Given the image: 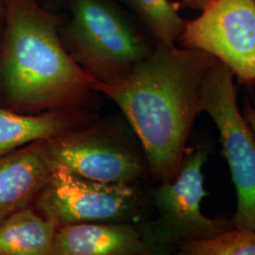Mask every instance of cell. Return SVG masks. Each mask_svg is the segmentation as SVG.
Listing matches in <instances>:
<instances>
[{
  "label": "cell",
  "instance_id": "obj_1",
  "mask_svg": "<svg viewBox=\"0 0 255 255\" xmlns=\"http://www.w3.org/2000/svg\"><path fill=\"white\" fill-rule=\"evenodd\" d=\"M219 61L206 52L155 43L122 79L94 83L114 101L139 139L157 183L178 176L203 84Z\"/></svg>",
  "mask_w": 255,
  "mask_h": 255
},
{
  "label": "cell",
  "instance_id": "obj_2",
  "mask_svg": "<svg viewBox=\"0 0 255 255\" xmlns=\"http://www.w3.org/2000/svg\"><path fill=\"white\" fill-rule=\"evenodd\" d=\"M0 42V97L8 109L35 115L88 109L95 82L60 36L62 17L38 0H5Z\"/></svg>",
  "mask_w": 255,
  "mask_h": 255
},
{
  "label": "cell",
  "instance_id": "obj_3",
  "mask_svg": "<svg viewBox=\"0 0 255 255\" xmlns=\"http://www.w3.org/2000/svg\"><path fill=\"white\" fill-rule=\"evenodd\" d=\"M60 36L75 63L101 83L124 78L154 47L112 0H70Z\"/></svg>",
  "mask_w": 255,
  "mask_h": 255
},
{
  "label": "cell",
  "instance_id": "obj_4",
  "mask_svg": "<svg viewBox=\"0 0 255 255\" xmlns=\"http://www.w3.org/2000/svg\"><path fill=\"white\" fill-rule=\"evenodd\" d=\"M210 153L208 143L186 149L178 176L158 183L150 193L157 218L144 219L137 226L153 255H170L183 242L208 239L235 228L231 219L209 218L201 211V201L208 196L202 170Z\"/></svg>",
  "mask_w": 255,
  "mask_h": 255
},
{
  "label": "cell",
  "instance_id": "obj_5",
  "mask_svg": "<svg viewBox=\"0 0 255 255\" xmlns=\"http://www.w3.org/2000/svg\"><path fill=\"white\" fill-rule=\"evenodd\" d=\"M46 148L55 164L95 181L133 183L149 175L144 149L128 121L96 120L47 139Z\"/></svg>",
  "mask_w": 255,
  "mask_h": 255
},
{
  "label": "cell",
  "instance_id": "obj_6",
  "mask_svg": "<svg viewBox=\"0 0 255 255\" xmlns=\"http://www.w3.org/2000/svg\"><path fill=\"white\" fill-rule=\"evenodd\" d=\"M58 228L81 223L144 220V200L132 183L95 181L56 166L32 204Z\"/></svg>",
  "mask_w": 255,
  "mask_h": 255
},
{
  "label": "cell",
  "instance_id": "obj_7",
  "mask_svg": "<svg viewBox=\"0 0 255 255\" xmlns=\"http://www.w3.org/2000/svg\"><path fill=\"white\" fill-rule=\"evenodd\" d=\"M234 74L218 62L202 87L200 111L218 128L223 154L237 190L235 227L255 231V135L237 105Z\"/></svg>",
  "mask_w": 255,
  "mask_h": 255
},
{
  "label": "cell",
  "instance_id": "obj_8",
  "mask_svg": "<svg viewBox=\"0 0 255 255\" xmlns=\"http://www.w3.org/2000/svg\"><path fill=\"white\" fill-rule=\"evenodd\" d=\"M179 42L225 64L247 85L255 83V0H210L185 21Z\"/></svg>",
  "mask_w": 255,
  "mask_h": 255
},
{
  "label": "cell",
  "instance_id": "obj_9",
  "mask_svg": "<svg viewBox=\"0 0 255 255\" xmlns=\"http://www.w3.org/2000/svg\"><path fill=\"white\" fill-rule=\"evenodd\" d=\"M55 166L47 152L46 140L0 157V222L33 204Z\"/></svg>",
  "mask_w": 255,
  "mask_h": 255
},
{
  "label": "cell",
  "instance_id": "obj_10",
  "mask_svg": "<svg viewBox=\"0 0 255 255\" xmlns=\"http://www.w3.org/2000/svg\"><path fill=\"white\" fill-rule=\"evenodd\" d=\"M52 255H153L137 223H81L60 227Z\"/></svg>",
  "mask_w": 255,
  "mask_h": 255
},
{
  "label": "cell",
  "instance_id": "obj_11",
  "mask_svg": "<svg viewBox=\"0 0 255 255\" xmlns=\"http://www.w3.org/2000/svg\"><path fill=\"white\" fill-rule=\"evenodd\" d=\"M97 120L89 109H64L27 115L0 105V157L30 143L60 136Z\"/></svg>",
  "mask_w": 255,
  "mask_h": 255
},
{
  "label": "cell",
  "instance_id": "obj_12",
  "mask_svg": "<svg viewBox=\"0 0 255 255\" xmlns=\"http://www.w3.org/2000/svg\"><path fill=\"white\" fill-rule=\"evenodd\" d=\"M54 222L27 206L0 222V255H52Z\"/></svg>",
  "mask_w": 255,
  "mask_h": 255
},
{
  "label": "cell",
  "instance_id": "obj_13",
  "mask_svg": "<svg viewBox=\"0 0 255 255\" xmlns=\"http://www.w3.org/2000/svg\"><path fill=\"white\" fill-rule=\"evenodd\" d=\"M136 13L155 43L174 46L180 40L185 21L179 12V4L170 0H126Z\"/></svg>",
  "mask_w": 255,
  "mask_h": 255
},
{
  "label": "cell",
  "instance_id": "obj_14",
  "mask_svg": "<svg viewBox=\"0 0 255 255\" xmlns=\"http://www.w3.org/2000/svg\"><path fill=\"white\" fill-rule=\"evenodd\" d=\"M176 252L182 255H255V231L235 227L212 238L183 242Z\"/></svg>",
  "mask_w": 255,
  "mask_h": 255
},
{
  "label": "cell",
  "instance_id": "obj_15",
  "mask_svg": "<svg viewBox=\"0 0 255 255\" xmlns=\"http://www.w3.org/2000/svg\"><path fill=\"white\" fill-rule=\"evenodd\" d=\"M243 117L255 135V108H253L249 104H246Z\"/></svg>",
  "mask_w": 255,
  "mask_h": 255
},
{
  "label": "cell",
  "instance_id": "obj_16",
  "mask_svg": "<svg viewBox=\"0 0 255 255\" xmlns=\"http://www.w3.org/2000/svg\"><path fill=\"white\" fill-rule=\"evenodd\" d=\"M210 0H182V4L193 10L201 11L209 2Z\"/></svg>",
  "mask_w": 255,
  "mask_h": 255
},
{
  "label": "cell",
  "instance_id": "obj_17",
  "mask_svg": "<svg viewBox=\"0 0 255 255\" xmlns=\"http://www.w3.org/2000/svg\"><path fill=\"white\" fill-rule=\"evenodd\" d=\"M2 8H5V0H0V13H1Z\"/></svg>",
  "mask_w": 255,
  "mask_h": 255
},
{
  "label": "cell",
  "instance_id": "obj_18",
  "mask_svg": "<svg viewBox=\"0 0 255 255\" xmlns=\"http://www.w3.org/2000/svg\"><path fill=\"white\" fill-rule=\"evenodd\" d=\"M50 1H52V2H58V1H60V0H50Z\"/></svg>",
  "mask_w": 255,
  "mask_h": 255
}]
</instances>
